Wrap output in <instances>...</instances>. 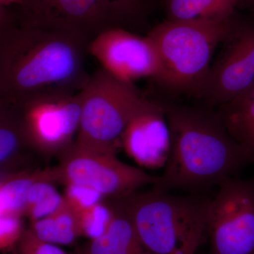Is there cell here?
I'll return each mask as SVG.
<instances>
[{
  "label": "cell",
  "mask_w": 254,
  "mask_h": 254,
  "mask_svg": "<svg viewBox=\"0 0 254 254\" xmlns=\"http://www.w3.org/2000/svg\"><path fill=\"white\" fill-rule=\"evenodd\" d=\"M240 2H243L247 6L254 7V0H240Z\"/></svg>",
  "instance_id": "4316f807"
},
{
  "label": "cell",
  "mask_w": 254,
  "mask_h": 254,
  "mask_svg": "<svg viewBox=\"0 0 254 254\" xmlns=\"http://www.w3.org/2000/svg\"><path fill=\"white\" fill-rule=\"evenodd\" d=\"M170 133V154L154 188L203 193L237 175L252 159L218 113L162 104Z\"/></svg>",
  "instance_id": "7a4b0ae2"
},
{
  "label": "cell",
  "mask_w": 254,
  "mask_h": 254,
  "mask_svg": "<svg viewBox=\"0 0 254 254\" xmlns=\"http://www.w3.org/2000/svg\"><path fill=\"white\" fill-rule=\"evenodd\" d=\"M240 0H168L169 19L177 21L200 18L233 17Z\"/></svg>",
  "instance_id": "ac0fdd59"
},
{
  "label": "cell",
  "mask_w": 254,
  "mask_h": 254,
  "mask_svg": "<svg viewBox=\"0 0 254 254\" xmlns=\"http://www.w3.org/2000/svg\"><path fill=\"white\" fill-rule=\"evenodd\" d=\"M16 108L0 102L1 175L32 170L34 155Z\"/></svg>",
  "instance_id": "4fadbf2b"
},
{
  "label": "cell",
  "mask_w": 254,
  "mask_h": 254,
  "mask_svg": "<svg viewBox=\"0 0 254 254\" xmlns=\"http://www.w3.org/2000/svg\"><path fill=\"white\" fill-rule=\"evenodd\" d=\"M111 14L115 23L134 14L141 0H102Z\"/></svg>",
  "instance_id": "cb8c5ba5"
},
{
  "label": "cell",
  "mask_w": 254,
  "mask_h": 254,
  "mask_svg": "<svg viewBox=\"0 0 254 254\" xmlns=\"http://www.w3.org/2000/svg\"><path fill=\"white\" fill-rule=\"evenodd\" d=\"M87 53L99 62L103 69L127 83L146 78L158 81L161 75L158 52L148 36H138L110 26L88 42Z\"/></svg>",
  "instance_id": "9c48e42d"
},
{
  "label": "cell",
  "mask_w": 254,
  "mask_h": 254,
  "mask_svg": "<svg viewBox=\"0 0 254 254\" xmlns=\"http://www.w3.org/2000/svg\"><path fill=\"white\" fill-rule=\"evenodd\" d=\"M127 154L140 166H165L170 154V133L163 105L154 103L136 115L120 137Z\"/></svg>",
  "instance_id": "7c38bea8"
},
{
  "label": "cell",
  "mask_w": 254,
  "mask_h": 254,
  "mask_svg": "<svg viewBox=\"0 0 254 254\" xmlns=\"http://www.w3.org/2000/svg\"><path fill=\"white\" fill-rule=\"evenodd\" d=\"M26 229L23 227V217L19 215L0 216V250L2 253L16 250Z\"/></svg>",
  "instance_id": "7402d4cb"
},
{
  "label": "cell",
  "mask_w": 254,
  "mask_h": 254,
  "mask_svg": "<svg viewBox=\"0 0 254 254\" xmlns=\"http://www.w3.org/2000/svg\"><path fill=\"white\" fill-rule=\"evenodd\" d=\"M23 0H0V6L7 7L12 4L18 5V6L22 4Z\"/></svg>",
  "instance_id": "d4e9b609"
},
{
  "label": "cell",
  "mask_w": 254,
  "mask_h": 254,
  "mask_svg": "<svg viewBox=\"0 0 254 254\" xmlns=\"http://www.w3.org/2000/svg\"><path fill=\"white\" fill-rule=\"evenodd\" d=\"M18 23L29 27L66 32L89 42L113 26L102 0H23Z\"/></svg>",
  "instance_id": "30bf717a"
},
{
  "label": "cell",
  "mask_w": 254,
  "mask_h": 254,
  "mask_svg": "<svg viewBox=\"0 0 254 254\" xmlns=\"http://www.w3.org/2000/svg\"><path fill=\"white\" fill-rule=\"evenodd\" d=\"M81 117L75 143L100 152H115V143L130 121L155 102L103 68L90 76L80 91Z\"/></svg>",
  "instance_id": "5b68a950"
},
{
  "label": "cell",
  "mask_w": 254,
  "mask_h": 254,
  "mask_svg": "<svg viewBox=\"0 0 254 254\" xmlns=\"http://www.w3.org/2000/svg\"><path fill=\"white\" fill-rule=\"evenodd\" d=\"M217 113L254 163V100H233L219 107Z\"/></svg>",
  "instance_id": "e0dca14e"
},
{
  "label": "cell",
  "mask_w": 254,
  "mask_h": 254,
  "mask_svg": "<svg viewBox=\"0 0 254 254\" xmlns=\"http://www.w3.org/2000/svg\"><path fill=\"white\" fill-rule=\"evenodd\" d=\"M28 228L40 240L53 245H71L81 237L78 214L66 203L49 216L30 222Z\"/></svg>",
  "instance_id": "2e32d148"
},
{
  "label": "cell",
  "mask_w": 254,
  "mask_h": 254,
  "mask_svg": "<svg viewBox=\"0 0 254 254\" xmlns=\"http://www.w3.org/2000/svg\"><path fill=\"white\" fill-rule=\"evenodd\" d=\"M12 106L18 110L28 143L37 155L46 159L58 156L74 143L81 122L80 92H50Z\"/></svg>",
  "instance_id": "8992f818"
},
{
  "label": "cell",
  "mask_w": 254,
  "mask_h": 254,
  "mask_svg": "<svg viewBox=\"0 0 254 254\" xmlns=\"http://www.w3.org/2000/svg\"><path fill=\"white\" fill-rule=\"evenodd\" d=\"M221 59L210 68L200 97L210 106L240 98L254 83V21L239 23Z\"/></svg>",
  "instance_id": "8fae6325"
},
{
  "label": "cell",
  "mask_w": 254,
  "mask_h": 254,
  "mask_svg": "<svg viewBox=\"0 0 254 254\" xmlns=\"http://www.w3.org/2000/svg\"><path fill=\"white\" fill-rule=\"evenodd\" d=\"M64 197L60 194L49 180L37 182L28 192L23 217L30 222L46 218L65 204Z\"/></svg>",
  "instance_id": "d6986e66"
},
{
  "label": "cell",
  "mask_w": 254,
  "mask_h": 254,
  "mask_svg": "<svg viewBox=\"0 0 254 254\" xmlns=\"http://www.w3.org/2000/svg\"><path fill=\"white\" fill-rule=\"evenodd\" d=\"M241 99L254 100V83L245 94L240 97ZM238 98V99H240Z\"/></svg>",
  "instance_id": "484cf974"
},
{
  "label": "cell",
  "mask_w": 254,
  "mask_h": 254,
  "mask_svg": "<svg viewBox=\"0 0 254 254\" xmlns=\"http://www.w3.org/2000/svg\"><path fill=\"white\" fill-rule=\"evenodd\" d=\"M115 215L104 235L90 240L76 250V254H152L137 235L120 199Z\"/></svg>",
  "instance_id": "5bb4252c"
},
{
  "label": "cell",
  "mask_w": 254,
  "mask_h": 254,
  "mask_svg": "<svg viewBox=\"0 0 254 254\" xmlns=\"http://www.w3.org/2000/svg\"><path fill=\"white\" fill-rule=\"evenodd\" d=\"M15 254H67L55 245L40 240L29 228L26 229L16 246Z\"/></svg>",
  "instance_id": "603a6c76"
},
{
  "label": "cell",
  "mask_w": 254,
  "mask_h": 254,
  "mask_svg": "<svg viewBox=\"0 0 254 254\" xmlns=\"http://www.w3.org/2000/svg\"><path fill=\"white\" fill-rule=\"evenodd\" d=\"M212 198L153 187L120 198L138 238L152 254H195L207 233Z\"/></svg>",
  "instance_id": "3957f363"
},
{
  "label": "cell",
  "mask_w": 254,
  "mask_h": 254,
  "mask_svg": "<svg viewBox=\"0 0 254 254\" xmlns=\"http://www.w3.org/2000/svg\"><path fill=\"white\" fill-rule=\"evenodd\" d=\"M0 27V102L17 105L50 92L78 93L88 83L86 40L23 26L6 7Z\"/></svg>",
  "instance_id": "6da1fadb"
},
{
  "label": "cell",
  "mask_w": 254,
  "mask_h": 254,
  "mask_svg": "<svg viewBox=\"0 0 254 254\" xmlns=\"http://www.w3.org/2000/svg\"><path fill=\"white\" fill-rule=\"evenodd\" d=\"M115 215V208H109L100 203L78 213L82 237L90 240L104 235L109 228Z\"/></svg>",
  "instance_id": "ffe728a7"
},
{
  "label": "cell",
  "mask_w": 254,
  "mask_h": 254,
  "mask_svg": "<svg viewBox=\"0 0 254 254\" xmlns=\"http://www.w3.org/2000/svg\"><path fill=\"white\" fill-rule=\"evenodd\" d=\"M41 180L59 183V175L56 166L1 175L0 216L19 215L23 217L28 192L35 183Z\"/></svg>",
  "instance_id": "9a60e30c"
},
{
  "label": "cell",
  "mask_w": 254,
  "mask_h": 254,
  "mask_svg": "<svg viewBox=\"0 0 254 254\" xmlns=\"http://www.w3.org/2000/svg\"><path fill=\"white\" fill-rule=\"evenodd\" d=\"M211 254H254V180L230 179L212 198Z\"/></svg>",
  "instance_id": "ba28073f"
},
{
  "label": "cell",
  "mask_w": 254,
  "mask_h": 254,
  "mask_svg": "<svg viewBox=\"0 0 254 254\" xmlns=\"http://www.w3.org/2000/svg\"><path fill=\"white\" fill-rule=\"evenodd\" d=\"M59 183L91 187L116 199L135 193L140 187L155 185L160 177L119 160L115 152L86 149L73 143L58 155Z\"/></svg>",
  "instance_id": "52a82bcc"
},
{
  "label": "cell",
  "mask_w": 254,
  "mask_h": 254,
  "mask_svg": "<svg viewBox=\"0 0 254 254\" xmlns=\"http://www.w3.org/2000/svg\"><path fill=\"white\" fill-rule=\"evenodd\" d=\"M65 201L76 213L102 203L104 195L91 187L68 184L64 185Z\"/></svg>",
  "instance_id": "44dd1931"
},
{
  "label": "cell",
  "mask_w": 254,
  "mask_h": 254,
  "mask_svg": "<svg viewBox=\"0 0 254 254\" xmlns=\"http://www.w3.org/2000/svg\"><path fill=\"white\" fill-rule=\"evenodd\" d=\"M238 25L232 18L168 19L157 25L148 34L161 64L157 82L171 91L200 97L214 52Z\"/></svg>",
  "instance_id": "277c9868"
}]
</instances>
